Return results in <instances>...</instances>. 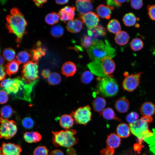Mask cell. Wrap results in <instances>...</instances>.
Here are the masks:
<instances>
[{
	"label": "cell",
	"instance_id": "obj_1",
	"mask_svg": "<svg viewBox=\"0 0 155 155\" xmlns=\"http://www.w3.org/2000/svg\"><path fill=\"white\" fill-rule=\"evenodd\" d=\"M37 81V80L28 83L22 78H8L3 80L1 83V87L14 98L31 102L32 92Z\"/></svg>",
	"mask_w": 155,
	"mask_h": 155
},
{
	"label": "cell",
	"instance_id": "obj_2",
	"mask_svg": "<svg viewBox=\"0 0 155 155\" xmlns=\"http://www.w3.org/2000/svg\"><path fill=\"white\" fill-rule=\"evenodd\" d=\"M7 23L5 27L9 33L15 35L16 41L20 42L24 35L27 22L22 12L17 8H13L10 13L6 17Z\"/></svg>",
	"mask_w": 155,
	"mask_h": 155
},
{
	"label": "cell",
	"instance_id": "obj_3",
	"mask_svg": "<svg viewBox=\"0 0 155 155\" xmlns=\"http://www.w3.org/2000/svg\"><path fill=\"white\" fill-rule=\"evenodd\" d=\"M90 58L93 61H100L106 57L112 58L116 55V51L109 42L98 39H93L91 45L87 49Z\"/></svg>",
	"mask_w": 155,
	"mask_h": 155
},
{
	"label": "cell",
	"instance_id": "obj_4",
	"mask_svg": "<svg viewBox=\"0 0 155 155\" xmlns=\"http://www.w3.org/2000/svg\"><path fill=\"white\" fill-rule=\"evenodd\" d=\"M88 68L93 74L98 77H112L115 64L112 58L107 57L100 61H93L87 65Z\"/></svg>",
	"mask_w": 155,
	"mask_h": 155
},
{
	"label": "cell",
	"instance_id": "obj_5",
	"mask_svg": "<svg viewBox=\"0 0 155 155\" xmlns=\"http://www.w3.org/2000/svg\"><path fill=\"white\" fill-rule=\"evenodd\" d=\"M76 131L73 129H66L60 131H52L53 145L56 147L62 146L70 148L78 142V138L74 135Z\"/></svg>",
	"mask_w": 155,
	"mask_h": 155
},
{
	"label": "cell",
	"instance_id": "obj_6",
	"mask_svg": "<svg viewBox=\"0 0 155 155\" xmlns=\"http://www.w3.org/2000/svg\"><path fill=\"white\" fill-rule=\"evenodd\" d=\"M97 92L103 96L110 97L116 95L119 88L116 81L112 77H98Z\"/></svg>",
	"mask_w": 155,
	"mask_h": 155
},
{
	"label": "cell",
	"instance_id": "obj_7",
	"mask_svg": "<svg viewBox=\"0 0 155 155\" xmlns=\"http://www.w3.org/2000/svg\"><path fill=\"white\" fill-rule=\"evenodd\" d=\"M129 125L132 133L137 137L138 143L142 146L144 139L152 134V132L148 129V123L141 119L129 124Z\"/></svg>",
	"mask_w": 155,
	"mask_h": 155
},
{
	"label": "cell",
	"instance_id": "obj_8",
	"mask_svg": "<svg viewBox=\"0 0 155 155\" xmlns=\"http://www.w3.org/2000/svg\"><path fill=\"white\" fill-rule=\"evenodd\" d=\"M91 108L88 105L80 107L71 113V115L76 123L86 125L91 120Z\"/></svg>",
	"mask_w": 155,
	"mask_h": 155
},
{
	"label": "cell",
	"instance_id": "obj_9",
	"mask_svg": "<svg viewBox=\"0 0 155 155\" xmlns=\"http://www.w3.org/2000/svg\"><path fill=\"white\" fill-rule=\"evenodd\" d=\"M38 68L37 62L29 61L22 66V78L28 83L38 80L39 78Z\"/></svg>",
	"mask_w": 155,
	"mask_h": 155
},
{
	"label": "cell",
	"instance_id": "obj_10",
	"mask_svg": "<svg viewBox=\"0 0 155 155\" xmlns=\"http://www.w3.org/2000/svg\"><path fill=\"white\" fill-rule=\"evenodd\" d=\"M0 137L6 139L13 137L17 131L16 123L13 120H9L1 117Z\"/></svg>",
	"mask_w": 155,
	"mask_h": 155
},
{
	"label": "cell",
	"instance_id": "obj_11",
	"mask_svg": "<svg viewBox=\"0 0 155 155\" xmlns=\"http://www.w3.org/2000/svg\"><path fill=\"white\" fill-rule=\"evenodd\" d=\"M142 72L128 75L124 79L122 83L123 89L128 92H132L135 90L140 83L141 75Z\"/></svg>",
	"mask_w": 155,
	"mask_h": 155
},
{
	"label": "cell",
	"instance_id": "obj_12",
	"mask_svg": "<svg viewBox=\"0 0 155 155\" xmlns=\"http://www.w3.org/2000/svg\"><path fill=\"white\" fill-rule=\"evenodd\" d=\"M79 16L80 20L89 30L96 27L100 21L98 15L92 12L84 15H80Z\"/></svg>",
	"mask_w": 155,
	"mask_h": 155
},
{
	"label": "cell",
	"instance_id": "obj_13",
	"mask_svg": "<svg viewBox=\"0 0 155 155\" xmlns=\"http://www.w3.org/2000/svg\"><path fill=\"white\" fill-rule=\"evenodd\" d=\"M0 151L3 155H20L22 149L19 145L3 142L0 148Z\"/></svg>",
	"mask_w": 155,
	"mask_h": 155
},
{
	"label": "cell",
	"instance_id": "obj_14",
	"mask_svg": "<svg viewBox=\"0 0 155 155\" xmlns=\"http://www.w3.org/2000/svg\"><path fill=\"white\" fill-rule=\"evenodd\" d=\"M76 8L80 15H84L91 12L93 9L92 1L77 0L75 1Z\"/></svg>",
	"mask_w": 155,
	"mask_h": 155
},
{
	"label": "cell",
	"instance_id": "obj_15",
	"mask_svg": "<svg viewBox=\"0 0 155 155\" xmlns=\"http://www.w3.org/2000/svg\"><path fill=\"white\" fill-rule=\"evenodd\" d=\"M75 8L67 6L61 9L58 13L61 20L64 22L73 19L75 15Z\"/></svg>",
	"mask_w": 155,
	"mask_h": 155
},
{
	"label": "cell",
	"instance_id": "obj_16",
	"mask_svg": "<svg viewBox=\"0 0 155 155\" xmlns=\"http://www.w3.org/2000/svg\"><path fill=\"white\" fill-rule=\"evenodd\" d=\"M40 41H38L36 47L30 50V54L32 57V61L37 62L46 53V49L41 46Z\"/></svg>",
	"mask_w": 155,
	"mask_h": 155
},
{
	"label": "cell",
	"instance_id": "obj_17",
	"mask_svg": "<svg viewBox=\"0 0 155 155\" xmlns=\"http://www.w3.org/2000/svg\"><path fill=\"white\" fill-rule=\"evenodd\" d=\"M83 23L80 20L77 18L73 19L67 22L66 28L69 32L71 33H78L82 30Z\"/></svg>",
	"mask_w": 155,
	"mask_h": 155
},
{
	"label": "cell",
	"instance_id": "obj_18",
	"mask_svg": "<svg viewBox=\"0 0 155 155\" xmlns=\"http://www.w3.org/2000/svg\"><path fill=\"white\" fill-rule=\"evenodd\" d=\"M77 71L75 64L73 62L68 61L65 63L61 68L62 73L66 77L73 76Z\"/></svg>",
	"mask_w": 155,
	"mask_h": 155
},
{
	"label": "cell",
	"instance_id": "obj_19",
	"mask_svg": "<svg viewBox=\"0 0 155 155\" xmlns=\"http://www.w3.org/2000/svg\"><path fill=\"white\" fill-rule=\"evenodd\" d=\"M113 9V7L101 4L97 7L96 11L98 16L102 18L108 19L111 17Z\"/></svg>",
	"mask_w": 155,
	"mask_h": 155
},
{
	"label": "cell",
	"instance_id": "obj_20",
	"mask_svg": "<svg viewBox=\"0 0 155 155\" xmlns=\"http://www.w3.org/2000/svg\"><path fill=\"white\" fill-rule=\"evenodd\" d=\"M140 112L144 116H151L155 113V105L151 102H145L141 106Z\"/></svg>",
	"mask_w": 155,
	"mask_h": 155
},
{
	"label": "cell",
	"instance_id": "obj_21",
	"mask_svg": "<svg viewBox=\"0 0 155 155\" xmlns=\"http://www.w3.org/2000/svg\"><path fill=\"white\" fill-rule=\"evenodd\" d=\"M130 104L128 100L125 97H122L118 99L116 101L115 106L118 112L125 113L128 110Z\"/></svg>",
	"mask_w": 155,
	"mask_h": 155
},
{
	"label": "cell",
	"instance_id": "obj_22",
	"mask_svg": "<svg viewBox=\"0 0 155 155\" xmlns=\"http://www.w3.org/2000/svg\"><path fill=\"white\" fill-rule=\"evenodd\" d=\"M106 103L104 98L98 96L92 101V104L94 111L100 113L105 109Z\"/></svg>",
	"mask_w": 155,
	"mask_h": 155
},
{
	"label": "cell",
	"instance_id": "obj_23",
	"mask_svg": "<svg viewBox=\"0 0 155 155\" xmlns=\"http://www.w3.org/2000/svg\"><path fill=\"white\" fill-rule=\"evenodd\" d=\"M88 34V36L95 39L104 36L106 33L104 28L102 25H99L92 29H89Z\"/></svg>",
	"mask_w": 155,
	"mask_h": 155
},
{
	"label": "cell",
	"instance_id": "obj_24",
	"mask_svg": "<svg viewBox=\"0 0 155 155\" xmlns=\"http://www.w3.org/2000/svg\"><path fill=\"white\" fill-rule=\"evenodd\" d=\"M106 142L107 146L114 149L119 146L121 143V139L117 135L112 133L107 136Z\"/></svg>",
	"mask_w": 155,
	"mask_h": 155
},
{
	"label": "cell",
	"instance_id": "obj_25",
	"mask_svg": "<svg viewBox=\"0 0 155 155\" xmlns=\"http://www.w3.org/2000/svg\"><path fill=\"white\" fill-rule=\"evenodd\" d=\"M74 120L71 115L64 114L59 119V124L63 128L69 129L73 125Z\"/></svg>",
	"mask_w": 155,
	"mask_h": 155
},
{
	"label": "cell",
	"instance_id": "obj_26",
	"mask_svg": "<svg viewBox=\"0 0 155 155\" xmlns=\"http://www.w3.org/2000/svg\"><path fill=\"white\" fill-rule=\"evenodd\" d=\"M24 138L27 143H37L42 139L41 135L38 132L35 131L27 132L24 135Z\"/></svg>",
	"mask_w": 155,
	"mask_h": 155
},
{
	"label": "cell",
	"instance_id": "obj_27",
	"mask_svg": "<svg viewBox=\"0 0 155 155\" xmlns=\"http://www.w3.org/2000/svg\"><path fill=\"white\" fill-rule=\"evenodd\" d=\"M129 39L128 33L124 31H121L116 34L115 38L116 43L119 45L123 46L126 44Z\"/></svg>",
	"mask_w": 155,
	"mask_h": 155
},
{
	"label": "cell",
	"instance_id": "obj_28",
	"mask_svg": "<svg viewBox=\"0 0 155 155\" xmlns=\"http://www.w3.org/2000/svg\"><path fill=\"white\" fill-rule=\"evenodd\" d=\"M130 129L129 126L125 123H121L117 126L116 131L117 135L120 137L126 138L130 135Z\"/></svg>",
	"mask_w": 155,
	"mask_h": 155
},
{
	"label": "cell",
	"instance_id": "obj_29",
	"mask_svg": "<svg viewBox=\"0 0 155 155\" xmlns=\"http://www.w3.org/2000/svg\"><path fill=\"white\" fill-rule=\"evenodd\" d=\"M107 29L110 32L116 34L121 31V27L120 23L117 20L112 19L108 22L107 26Z\"/></svg>",
	"mask_w": 155,
	"mask_h": 155
},
{
	"label": "cell",
	"instance_id": "obj_30",
	"mask_svg": "<svg viewBox=\"0 0 155 155\" xmlns=\"http://www.w3.org/2000/svg\"><path fill=\"white\" fill-rule=\"evenodd\" d=\"M20 64L17 60H13L8 63L6 65V71L9 76L16 73L18 71Z\"/></svg>",
	"mask_w": 155,
	"mask_h": 155
},
{
	"label": "cell",
	"instance_id": "obj_31",
	"mask_svg": "<svg viewBox=\"0 0 155 155\" xmlns=\"http://www.w3.org/2000/svg\"><path fill=\"white\" fill-rule=\"evenodd\" d=\"M135 15L132 13H129L125 14L122 18L124 24L127 26H131L134 25L138 20Z\"/></svg>",
	"mask_w": 155,
	"mask_h": 155
},
{
	"label": "cell",
	"instance_id": "obj_32",
	"mask_svg": "<svg viewBox=\"0 0 155 155\" xmlns=\"http://www.w3.org/2000/svg\"><path fill=\"white\" fill-rule=\"evenodd\" d=\"M105 119L107 120H115L120 121V119L116 116L113 110L111 108H105L100 113Z\"/></svg>",
	"mask_w": 155,
	"mask_h": 155
},
{
	"label": "cell",
	"instance_id": "obj_33",
	"mask_svg": "<svg viewBox=\"0 0 155 155\" xmlns=\"http://www.w3.org/2000/svg\"><path fill=\"white\" fill-rule=\"evenodd\" d=\"M32 57L30 53L25 51H21L18 53L16 56V60L20 64L26 63Z\"/></svg>",
	"mask_w": 155,
	"mask_h": 155
},
{
	"label": "cell",
	"instance_id": "obj_34",
	"mask_svg": "<svg viewBox=\"0 0 155 155\" xmlns=\"http://www.w3.org/2000/svg\"><path fill=\"white\" fill-rule=\"evenodd\" d=\"M60 18L58 13L53 12L47 14L45 17L46 22L49 25H53L57 23Z\"/></svg>",
	"mask_w": 155,
	"mask_h": 155
},
{
	"label": "cell",
	"instance_id": "obj_35",
	"mask_svg": "<svg viewBox=\"0 0 155 155\" xmlns=\"http://www.w3.org/2000/svg\"><path fill=\"white\" fill-rule=\"evenodd\" d=\"M61 80V77L59 73L56 72L51 73L47 78V81L49 84L52 85L59 84Z\"/></svg>",
	"mask_w": 155,
	"mask_h": 155
},
{
	"label": "cell",
	"instance_id": "obj_36",
	"mask_svg": "<svg viewBox=\"0 0 155 155\" xmlns=\"http://www.w3.org/2000/svg\"><path fill=\"white\" fill-rule=\"evenodd\" d=\"M152 135L145 138L144 140L148 145L150 151L155 155V129H153Z\"/></svg>",
	"mask_w": 155,
	"mask_h": 155
},
{
	"label": "cell",
	"instance_id": "obj_37",
	"mask_svg": "<svg viewBox=\"0 0 155 155\" xmlns=\"http://www.w3.org/2000/svg\"><path fill=\"white\" fill-rule=\"evenodd\" d=\"M144 46V44L142 40L138 38L133 39L130 43V46L131 49L135 51L141 50Z\"/></svg>",
	"mask_w": 155,
	"mask_h": 155
},
{
	"label": "cell",
	"instance_id": "obj_38",
	"mask_svg": "<svg viewBox=\"0 0 155 155\" xmlns=\"http://www.w3.org/2000/svg\"><path fill=\"white\" fill-rule=\"evenodd\" d=\"M51 35L55 38L61 36L64 34V29L61 26L59 25L53 26L50 30Z\"/></svg>",
	"mask_w": 155,
	"mask_h": 155
},
{
	"label": "cell",
	"instance_id": "obj_39",
	"mask_svg": "<svg viewBox=\"0 0 155 155\" xmlns=\"http://www.w3.org/2000/svg\"><path fill=\"white\" fill-rule=\"evenodd\" d=\"M94 78L93 73L90 71H86L82 74L80 80L82 82L88 84L91 82Z\"/></svg>",
	"mask_w": 155,
	"mask_h": 155
},
{
	"label": "cell",
	"instance_id": "obj_40",
	"mask_svg": "<svg viewBox=\"0 0 155 155\" xmlns=\"http://www.w3.org/2000/svg\"><path fill=\"white\" fill-rule=\"evenodd\" d=\"M15 54V51L11 48L5 49L3 53V56L5 59L10 61L14 60Z\"/></svg>",
	"mask_w": 155,
	"mask_h": 155
},
{
	"label": "cell",
	"instance_id": "obj_41",
	"mask_svg": "<svg viewBox=\"0 0 155 155\" xmlns=\"http://www.w3.org/2000/svg\"><path fill=\"white\" fill-rule=\"evenodd\" d=\"M13 113L12 108L9 105H6L3 106L1 110V117L7 119L11 116Z\"/></svg>",
	"mask_w": 155,
	"mask_h": 155
},
{
	"label": "cell",
	"instance_id": "obj_42",
	"mask_svg": "<svg viewBox=\"0 0 155 155\" xmlns=\"http://www.w3.org/2000/svg\"><path fill=\"white\" fill-rule=\"evenodd\" d=\"M139 118L138 114L136 112H132L128 114L126 116V121L129 124L135 122Z\"/></svg>",
	"mask_w": 155,
	"mask_h": 155
},
{
	"label": "cell",
	"instance_id": "obj_43",
	"mask_svg": "<svg viewBox=\"0 0 155 155\" xmlns=\"http://www.w3.org/2000/svg\"><path fill=\"white\" fill-rule=\"evenodd\" d=\"M48 150L45 146H39L36 147L33 152L34 155H48Z\"/></svg>",
	"mask_w": 155,
	"mask_h": 155
},
{
	"label": "cell",
	"instance_id": "obj_44",
	"mask_svg": "<svg viewBox=\"0 0 155 155\" xmlns=\"http://www.w3.org/2000/svg\"><path fill=\"white\" fill-rule=\"evenodd\" d=\"M22 124L25 128L30 129L33 127L34 123L32 119L30 117H27L24 118L22 120Z\"/></svg>",
	"mask_w": 155,
	"mask_h": 155
},
{
	"label": "cell",
	"instance_id": "obj_45",
	"mask_svg": "<svg viewBox=\"0 0 155 155\" xmlns=\"http://www.w3.org/2000/svg\"><path fill=\"white\" fill-rule=\"evenodd\" d=\"M92 38L87 35H85L81 40V44L82 46L84 48L87 49L92 44Z\"/></svg>",
	"mask_w": 155,
	"mask_h": 155
},
{
	"label": "cell",
	"instance_id": "obj_46",
	"mask_svg": "<svg viewBox=\"0 0 155 155\" xmlns=\"http://www.w3.org/2000/svg\"><path fill=\"white\" fill-rule=\"evenodd\" d=\"M130 5L134 9H139L142 7L143 2L142 0H131L130 1Z\"/></svg>",
	"mask_w": 155,
	"mask_h": 155
},
{
	"label": "cell",
	"instance_id": "obj_47",
	"mask_svg": "<svg viewBox=\"0 0 155 155\" xmlns=\"http://www.w3.org/2000/svg\"><path fill=\"white\" fill-rule=\"evenodd\" d=\"M148 14L150 18L155 21V5H150L147 7Z\"/></svg>",
	"mask_w": 155,
	"mask_h": 155
},
{
	"label": "cell",
	"instance_id": "obj_48",
	"mask_svg": "<svg viewBox=\"0 0 155 155\" xmlns=\"http://www.w3.org/2000/svg\"><path fill=\"white\" fill-rule=\"evenodd\" d=\"M0 102L1 104L6 103L8 101V96L7 93L4 90H1L0 92Z\"/></svg>",
	"mask_w": 155,
	"mask_h": 155
},
{
	"label": "cell",
	"instance_id": "obj_49",
	"mask_svg": "<svg viewBox=\"0 0 155 155\" xmlns=\"http://www.w3.org/2000/svg\"><path fill=\"white\" fill-rule=\"evenodd\" d=\"M114 150L113 149L107 146L100 151L101 155H109L113 154L114 153Z\"/></svg>",
	"mask_w": 155,
	"mask_h": 155
},
{
	"label": "cell",
	"instance_id": "obj_50",
	"mask_svg": "<svg viewBox=\"0 0 155 155\" xmlns=\"http://www.w3.org/2000/svg\"><path fill=\"white\" fill-rule=\"evenodd\" d=\"M6 73L5 71V68L3 66H0V80H3L6 76Z\"/></svg>",
	"mask_w": 155,
	"mask_h": 155
},
{
	"label": "cell",
	"instance_id": "obj_51",
	"mask_svg": "<svg viewBox=\"0 0 155 155\" xmlns=\"http://www.w3.org/2000/svg\"><path fill=\"white\" fill-rule=\"evenodd\" d=\"M50 71L48 69H45L42 71L41 75L44 78H48L51 74Z\"/></svg>",
	"mask_w": 155,
	"mask_h": 155
},
{
	"label": "cell",
	"instance_id": "obj_52",
	"mask_svg": "<svg viewBox=\"0 0 155 155\" xmlns=\"http://www.w3.org/2000/svg\"><path fill=\"white\" fill-rule=\"evenodd\" d=\"M49 155H64V154L61 150L56 149L52 151Z\"/></svg>",
	"mask_w": 155,
	"mask_h": 155
},
{
	"label": "cell",
	"instance_id": "obj_53",
	"mask_svg": "<svg viewBox=\"0 0 155 155\" xmlns=\"http://www.w3.org/2000/svg\"><path fill=\"white\" fill-rule=\"evenodd\" d=\"M35 5L38 7H41L42 5V4L46 3V0H34L33 1Z\"/></svg>",
	"mask_w": 155,
	"mask_h": 155
},
{
	"label": "cell",
	"instance_id": "obj_54",
	"mask_svg": "<svg viewBox=\"0 0 155 155\" xmlns=\"http://www.w3.org/2000/svg\"><path fill=\"white\" fill-rule=\"evenodd\" d=\"M141 119L148 123L152 122L153 120L152 117L150 116H143Z\"/></svg>",
	"mask_w": 155,
	"mask_h": 155
},
{
	"label": "cell",
	"instance_id": "obj_55",
	"mask_svg": "<svg viewBox=\"0 0 155 155\" xmlns=\"http://www.w3.org/2000/svg\"><path fill=\"white\" fill-rule=\"evenodd\" d=\"M142 147V146L139 143L136 144L134 146V149L135 151L139 152L140 151L141 148Z\"/></svg>",
	"mask_w": 155,
	"mask_h": 155
},
{
	"label": "cell",
	"instance_id": "obj_56",
	"mask_svg": "<svg viewBox=\"0 0 155 155\" xmlns=\"http://www.w3.org/2000/svg\"><path fill=\"white\" fill-rule=\"evenodd\" d=\"M69 1L67 0H56V3L59 4L63 5L66 4L68 3Z\"/></svg>",
	"mask_w": 155,
	"mask_h": 155
},
{
	"label": "cell",
	"instance_id": "obj_57",
	"mask_svg": "<svg viewBox=\"0 0 155 155\" xmlns=\"http://www.w3.org/2000/svg\"><path fill=\"white\" fill-rule=\"evenodd\" d=\"M0 65L1 66H3V65L4 64L5 62L4 59L1 55L0 57Z\"/></svg>",
	"mask_w": 155,
	"mask_h": 155
},
{
	"label": "cell",
	"instance_id": "obj_58",
	"mask_svg": "<svg viewBox=\"0 0 155 155\" xmlns=\"http://www.w3.org/2000/svg\"><path fill=\"white\" fill-rule=\"evenodd\" d=\"M135 27H137V28H138V27L140 25H139V24H135Z\"/></svg>",
	"mask_w": 155,
	"mask_h": 155
},
{
	"label": "cell",
	"instance_id": "obj_59",
	"mask_svg": "<svg viewBox=\"0 0 155 155\" xmlns=\"http://www.w3.org/2000/svg\"><path fill=\"white\" fill-rule=\"evenodd\" d=\"M0 155H3V154H1V153L0 154Z\"/></svg>",
	"mask_w": 155,
	"mask_h": 155
},
{
	"label": "cell",
	"instance_id": "obj_60",
	"mask_svg": "<svg viewBox=\"0 0 155 155\" xmlns=\"http://www.w3.org/2000/svg\"><path fill=\"white\" fill-rule=\"evenodd\" d=\"M114 155L113 154H111V155Z\"/></svg>",
	"mask_w": 155,
	"mask_h": 155
}]
</instances>
